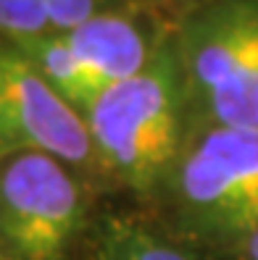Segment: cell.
Listing matches in <instances>:
<instances>
[{
  "label": "cell",
  "instance_id": "cell-1",
  "mask_svg": "<svg viewBox=\"0 0 258 260\" xmlns=\"http://www.w3.org/2000/svg\"><path fill=\"white\" fill-rule=\"evenodd\" d=\"M87 129L95 152L113 171L148 187L179 145V74L174 58L158 50L148 66L121 79L87 105Z\"/></svg>",
  "mask_w": 258,
  "mask_h": 260
},
{
  "label": "cell",
  "instance_id": "cell-2",
  "mask_svg": "<svg viewBox=\"0 0 258 260\" xmlns=\"http://www.w3.org/2000/svg\"><path fill=\"white\" fill-rule=\"evenodd\" d=\"M185 53L219 126L258 132V6L206 11L187 29Z\"/></svg>",
  "mask_w": 258,
  "mask_h": 260
},
{
  "label": "cell",
  "instance_id": "cell-3",
  "mask_svg": "<svg viewBox=\"0 0 258 260\" xmlns=\"http://www.w3.org/2000/svg\"><path fill=\"white\" fill-rule=\"evenodd\" d=\"M82 218V194L64 163L11 155L0 171V232L19 260H64Z\"/></svg>",
  "mask_w": 258,
  "mask_h": 260
},
{
  "label": "cell",
  "instance_id": "cell-4",
  "mask_svg": "<svg viewBox=\"0 0 258 260\" xmlns=\"http://www.w3.org/2000/svg\"><path fill=\"white\" fill-rule=\"evenodd\" d=\"M0 152H42L61 163H84L95 152L84 113L13 45L0 50Z\"/></svg>",
  "mask_w": 258,
  "mask_h": 260
},
{
  "label": "cell",
  "instance_id": "cell-5",
  "mask_svg": "<svg viewBox=\"0 0 258 260\" xmlns=\"http://www.w3.org/2000/svg\"><path fill=\"white\" fill-rule=\"evenodd\" d=\"M182 192L200 216L224 232L258 229V132L219 126L182 163Z\"/></svg>",
  "mask_w": 258,
  "mask_h": 260
},
{
  "label": "cell",
  "instance_id": "cell-6",
  "mask_svg": "<svg viewBox=\"0 0 258 260\" xmlns=\"http://www.w3.org/2000/svg\"><path fill=\"white\" fill-rule=\"evenodd\" d=\"M79 55L87 74L95 79L100 92L121 79L142 71L150 60L148 40L129 16L103 11L71 32H64Z\"/></svg>",
  "mask_w": 258,
  "mask_h": 260
},
{
  "label": "cell",
  "instance_id": "cell-7",
  "mask_svg": "<svg viewBox=\"0 0 258 260\" xmlns=\"http://www.w3.org/2000/svg\"><path fill=\"white\" fill-rule=\"evenodd\" d=\"M16 50H21L32 66L45 76L58 95H64L77 111H87V105L100 95V87L95 84V79L87 74L84 63L79 60V55L74 53L71 42L66 40L64 32H48L40 35L29 42L13 45Z\"/></svg>",
  "mask_w": 258,
  "mask_h": 260
},
{
  "label": "cell",
  "instance_id": "cell-8",
  "mask_svg": "<svg viewBox=\"0 0 258 260\" xmlns=\"http://www.w3.org/2000/svg\"><path fill=\"white\" fill-rule=\"evenodd\" d=\"M53 32L45 11V0H0V35L11 45L29 42Z\"/></svg>",
  "mask_w": 258,
  "mask_h": 260
},
{
  "label": "cell",
  "instance_id": "cell-9",
  "mask_svg": "<svg viewBox=\"0 0 258 260\" xmlns=\"http://www.w3.org/2000/svg\"><path fill=\"white\" fill-rule=\"evenodd\" d=\"M116 260H190L179 250L150 239L134 229H119L116 232Z\"/></svg>",
  "mask_w": 258,
  "mask_h": 260
},
{
  "label": "cell",
  "instance_id": "cell-10",
  "mask_svg": "<svg viewBox=\"0 0 258 260\" xmlns=\"http://www.w3.org/2000/svg\"><path fill=\"white\" fill-rule=\"evenodd\" d=\"M105 0H45L48 21L53 32H71L79 24L103 13Z\"/></svg>",
  "mask_w": 258,
  "mask_h": 260
},
{
  "label": "cell",
  "instance_id": "cell-11",
  "mask_svg": "<svg viewBox=\"0 0 258 260\" xmlns=\"http://www.w3.org/2000/svg\"><path fill=\"white\" fill-rule=\"evenodd\" d=\"M248 250H250V257L258 260V229L250 234V242H248Z\"/></svg>",
  "mask_w": 258,
  "mask_h": 260
}]
</instances>
